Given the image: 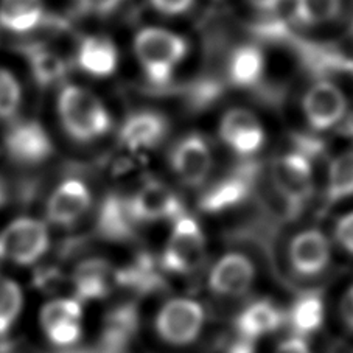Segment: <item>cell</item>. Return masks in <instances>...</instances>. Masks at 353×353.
<instances>
[{"instance_id":"cell-27","label":"cell","mask_w":353,"mask_h":353,"mask_svg":"<svg viewBox=\"0 0 353 353\" xmlns=\"http://www.w3.org/2000/svg\"><path fill=\"white\" fill-rule=\"evenodd\" d=\"M27 58L34 80L42 86H52L63 80L67 74L65 61L57 52L44 46H33L28 48Z\"/></svg>"},{"instance_id":"cell-19","label":"cell","mask_w":353,"mask_h":353,"mask_svg":"<svg viewBox=\"0 0 353 353\" xmlns=\"http://www.w3.org/2000/svg\"><path fill=\"white\" fill-rule=\"evenodd\" d=\"M285 322V314L276 303L270 299H260L243 310L236 318L235 327L239 336L257 341L265 334L276 332Z\"/></svg>"},{"instance_id":"cell-11","label":"cell","mask_w":353,"mask_h":353,"mask_svg":"<svg viewBox=\"0 0 353 353\" xmlns=\"http://www.w3.org/2000/svg\"><path fill=\"white\" fill-rule=\"evenodd\" d=\"M10 157L23 165H38L48 159L53 151L52 140L41 123L33 120L17 121L5 137Z\"/></svg>"},{"instance_id":"cell-33","label":"cell","mask_w":353,"mask_h":353,"mask_svg":"<svg viewBox=\"0 0 353 353\" xmlns=\"http://www.w3.org/2000/svg\"><path fill=\"white\" fill-rule=\"evenodd\" d=\"M123 0H78V5L89 14H108L117 10Z\"/></svg>"},{"instance_id":"cell-7","label":"cell","mask_w":353,"mask_h":353,"mask_svg":"<svg viewBox=\"0 0 353 353\" xmlns=\"http://www.w3.org/2000/svg\"><path fill=\"white\" fill-rule=\"evenodd\" d=\"M303 119L314 131H330L345 119L349 111L347 95L336 83L318 80L310 84L302 95Z\"/></svg>"},{"instance_id":"cell-21","label":"cell","mask_w":353,"mask_h":353,"mask_svg":"<svg viewBox=\"0 0 353 353\" xmlns=\"http://www.w3.org/2000/svg\"><path fill=\"white\" fill-rule=\"evenodd\" d=\"M136 224L128 198L112 194L103 201L97 218V229L103 239L111 241L128 240L132 235Z\"/></svg>"},{"instance_id":"cell-2","label":"cell","mask_w":353,"mask_h":353,"mask_svg":"<svg viewBox=\"0 0 353 353\" xmlns=\"http://www.w3.org/2000/svg\"><path fill=\"white\" fill-rule=\"evenodd\" d=\"M132 48L139 65L153 84H167L188 54L185 38L163 27L140 30Z\"/></svg>"},{"instance_id":"cell-32","label":"cell","mask_w":353,"mask_h":353,"mask_svg":"<svg viewBox=\"0 0 353 353\" xmlns=\"http://www.w3.org/2000/svg\"><path fill=\"white\" fill-rule=\"evenodd\" d=\"M151 7L163 16L176 17L185 14L193 7L194 0H150Z\"/></svg>"},{"instance_id":"cell-35","label":"cell","mask_w":353,"mask_h":353,"mask_svg":"<svg viewBox=\"0 0 353 353\" xmlns=\"http://www.w3.org/2000/svg\"><path fill=\"white\" fill-rule=\"evenodd\" d=\"M341 318H343L345 327L353 332V287L347 291L341 302Z\"/></svg>"},{"instance_id":"cell-15","label":"cell","mask_w":353,"mask_h":353,"mask_svg":"<svg viewBox=\"0 0 353 353\" xmlns=\"http://www.w3.org/2000/svg\"><path fill=\"white\" fill-rule=\"evenodd\" d=\"M330 243L318 229L302 230L290 245L291 266L301 276H318L330 263Z\"/></svg>"},{"instance_id":"cell-8","label":"cell","mask_w":353,"mask_h":353,"mask_svg":"<svg viewBox=\"0 0 353 353\" xmlns=\"http://www.w3.org/2000/svg\"><path fill=\"white\" fill-rule=\"evenodd\" d=\"M205 313L201 303L187 297L163 303L156 318V332L159 338L172 345L192 344L204 327Z\"/></svg>"},{"instance_id":"cell-25","label":"cell","mask_w":353,"mask_h":353,"mask_svg":"<svg viewBox=\"0 0 353 353\" xmlns=\"http://www.w3.org/2000/svg\"><path fill=\"white\" fill-rule=\"evenodd\" d=\"M137 322V310L132 305L115 308L106 319L101 349H105L106 353H120L136 332Z\"/></svg>"},{"instance_id":"cell-37","label":"cell","mask_w":353,"mask_h":353,"mask_svg":"<svg viewBox=\"0 0 353 353\" xmlns=\"http://www.w3.org/2000/svg\"><path fill=\"white\" fill-rule=\"evenodd\" d=\"M226 353H255V343L239 336V339L229 345Z\"/></svg>"},{"instance_id":"cell-38","label":"cell","mask_w":353,"mask_h":353,"mask_svg":"<svg viewBox=\"0 0 353 353\" xmlns=\"http://www.w3.org/2000/svg\"><path fill=\"white\" fill-rule=\"evenodd\" d=\"M3 203H5V192H3L2 185H0V205H2Z\"/></svg>"},{"instance_id":"cell-34","label":"cell","mask_w":353,"mask_h":353,"mask_svg":"<svg viewBox=\"0 0 353 353\" xmlns=\"http://www.w3.org/2000/svg\"><path fill=\"white\" fill-rule=\"evenodd\" d=\"M272 353H312V350H310V345L307 344L305 338L293 334V336L283 339L282 343L274 349Z\"/></svg>"},{"instance_id":"cell-12","label":"cell","mask_w":353,"mask_h":353,"mask_svg":"<svg viewBox=\"0 0 353 353\" xmlns=\"http://www.w3.org/2000/svg\"><path fill=\"white\" fill-rule=\"evenodd\" d=\"M136 223H156L176 220L182 215L179 198L161 182L151 181L128 198Z\"/></svg>"},{"instance_id":"cell-36","label":"cell","mask_w":353,"mask_h":353,"mask_svg":"<svg viewBox=\"0 0 353 353\" xmlns=\"http://www.w3.org/2000/svg\"><path fill=\"white\" fill-rule=\"evenodd\" d=\"M246 2L255 10L271 13V11H277L287 0H246Z\"/></svg>"},{"instance_id":"cell-18","label":"cell","mask_w":353,"mask_h":353,"mask_svg":"<svg viewBox=\"0 0 353 353\" xmlns=\"http://www.w3.org/2000/svg\"><path fill=\"white\" fill-rule=\"evenodd\" d=\"M77 63L90 77H111L119 67L117 46L106 36H88L78 47Z\"/></svg>"},{"instance_id":"cell-9","label":"cell","mask_w":353,"mask_h":353,"mask_svg":"<svg viewBox=\"0 0 353 353\" xmlns=\"http://www.w3.org/2000/svg\"><path fill=\"white\" fill-rule=\"evenodd\" d=\"M271 179L279 196L290 209H299L313 193V165L308 157L301 153H287L277 157L272 163Z\"/></svg>"},{"instance_id":"cell-17","label":"cell","mask_w":353,"mask_h":353,"mask_svg":"<svg viewBox=\"0 0 353 353\" xmlns=\"http://www.w3.org/2000/svg\"><path fill=\"white\" fill-rule=\"evenodd\" d=\"M115 283L117 271L103 259L84 260L72 274L75 299L80 302L105 299Z\"/></svg>"},{"instance_id":"cell-24","label":"cell","mask_w":353,"mask_h":353,"mask_svg":"<svg viewBox=\"0 0 353 353\" xmlns=\"http://www.w3.org/2000/svg\"><path fill=\"white\" fill-rule=\"evenodd\" d=\"M325 192L330 203L353 198V148L339 151L332 157L327 168Z\"/></svg>"},{"instance_id":"cell-26","label":"cell","mask_w":353,"mask_h":353,"mask_svg":"<svg viewBox=\"0 0 353 353\" xmlns=\"http://www.w3.org/2000/svg\"><path fill=\"white\" fill-rule=\"evenodd\" d=\"M117 283L136 290L139 293H150L161 288L163 280L157 270L156 260L147 254H142L131 265L117 271Z\"/></svg>"},{"instance_id":"cell-14","label":"cell","mask_w":353,"mask_h":353,"mask_svg":"<svg viewBox=\"0 0 353 353\" xmlns=\"http://www.w3.org/2000/svg\"><path fill=\"white\" fill-rule=\"evenodd\" d=\"M92 201L88 185L80 179H67L57 187L47 201L48 221L57 226H70L86 214Z\"/></svg>"},{"instance_id":"cell-30","label":"cell","mask_w":353,"mask_h":353,"mask_svg":"<svg viewBox=\"0 0 353 353\" xmlns=\"http://www.w3.org/2000/svg\"><path fill=\"white\" fill-rule=\"evenodd\" d=\"M22 103L19 81L10 70L0 67V120L14 117Z\"/></svg>"},{"instance_id":"cell-23","label":"cell","mask_w":353,"mask_h":353,"mask_svg":"<svg viewBox=\"0 0 353 353\" xmlns=\"http://www.w3.org/2000/svg\"><path fill=\"white\" fill-rule=\"evenodd\" d=\"M324 301L321 294L305 293L297 297L293 305L290 308L288 322L296 336L305 338L308 334L318 332L322 322H324Z\"/></svg>"},{"instance_id":"cell-4","label":"cell","mask_w":353,"mask_h":353,"mask_svg":"<svg viewBox=\"0 0 353 353\" xmlns=\"http://www.w3.org/2000/svg\"><path fill=\"white\" fill-rule=\"evenodd\" d=\"M220 142L239 157H252L263 150L266 128L252 109L235 106L220 115L216 125Z\"/></svg>"},{"instance_id":"cell-29","label":"cell","mask_w":353,"mask_h":353,"mask_svg":"<svg viewBox=\"0 0 353 353\" xmlns=\"http://www.w3.org/2000/svg\"><path fill=\"white\" fill-rule=\"evenodd\" d=\"M23 307V294L14 280L0 276V338L7 336L19 319Z\"/></svg>"},{"instance_id":"cell-10","label":"cell","mask_w":353,"mask_h":353,"mask_svg":"<svg viewBox=\"0 0 353 353\" xmlns=\"http://www.w3.org/2000/svg\"><path fill=\"white\" fill-rule=\"evenodd\" d=\"M41 327L52 344L61 349L75 345L83 333L81 302L72 299H54L41 310Z\"/></svg>"},{"instance_id":"cell-28","label":"cell","mask_w":353,"mask_h":353,"mask_svg":"<svg viewBox=\"0 0 353 353\" xmlns=\"http://www.w3.org/2000/svg\"><path fill=\"white\" fill-rule=\"evenodd\" d=\"M343 0H293V13L305 27H321L333 22L341 13Z\"/></svg>"},{"instance_id":"cell-3","label":"cell","mask_w":353,"mask_h":353,"mask_svg":"<svg viewBox=\"0 0 353 353\" xmlns=\"http://www.w3.org/2000/svg\"><path fill=\"white\" fill-rule=\"evenodd\" d=\"M205 239L194 218L184 215L173 221V229L162 254L161 266L172 274H192L204 261Z\"/></svg>"},{"instance_id":"cell-1","label":"cell","mask_w":353,"mask_h":353,"mask_svg":"<svg viewBox=\"0 0 353 353\" xmlns=\"http://www.w3.org/2000/svg\"><path fill=\"white\" fill-rule=\"evenodd\" d=\"M61 125L78 142H94L111 131L112 119L108 108L94 92L77 84H64L58 95Z\"/></svg>"},{"instance_id":"cell-13","label":"cell","mask_w":353,"mask_h":353,"mask_svg":"<svg viewBox=\"0 0 353 353\" xmlns=\"http://www.w3.org/2000/svg\"><path fill=\"white\" fill-rule=\"evenodd\" d=\"M255 268L245 254L229 252L216 261L209 274V288L221 297H239L251 290Z\"/></svg>"},{"instance_id":"cell-31","label":"cell","mask_w":353,"mask_h":353,"mask_svg":"<svg viewBox=\"0 0 353 353\" xmlns=\"http://www.w3.org/2000/svg\"><path fill=\"white\" fill-rule=\"evenodd\" d=\"M334 239L345 252L353 254V210L338 220L334 226Z\"/></svg>"},{"instance_id":"cell-16","label":"cell","mask_w":353,"mask_h":353,"mask_svg":"<svg viewBox=\"0 0 353 353\" xmlns=\"http://www.w3.org/2000/svg\"><path fill=\"white\" fill-rule=\"evenodd\" d=\"M167 120L154 111H137L120 128V143L134 153L154 150L167 136Z\"/></svg>"},{"instance_id":"cell-22","label":"cell","mask_w":353,"mask_h":353,"mask_svg":"<svg viewBox=\"0 0 353 353\" xmlns=\"http://www.w3.org/2000/svg\"><path fill=\"white\" fill-rule=\"evenodd\" d=\"M42 0H0V27L11 33H30L44 21Z\"/></svg>"},{"instance_id":"cell-6","label":"cell","mask_w":353,"mask_h":353,"mask_svg":"<svg viewBox=\"0 0 353 353\" xmlns=\"http://www.w3.org/2000/svg\"><path fill=\"white\" fill-rule=\"evenodd\" d=\"M168 163L182 185L201 187L214 172V150L205 137L194 132L185 134L170 150Z\"/></svg>"},{"instance_id":"cell-5","label":"cell","mask_w":353,"mask_h":353,"mask_svg":"<svg viewBox=\"0 0 353 353\" xmlns=\"http://www.w3.org/2000/svg\"><path fill=\"white\" fill-rule=\"evenodd\" d=\"M50 245L48 229L34 218H17L0 234V260L28 266L38 261Z\"/></svg>"},{"instance_id":"cell-20","label":"cell","mask_w":353,"mask_h":353,"mask_svg":"<svg viewBox=\"0 0 353 353\" xmlns=\"http://www.w3.org/2000/svg\"><path fill=\"white\" fill-rule=\"evenodd\" d=\"M266 74V58L259 47L243 44L229 54L228 77L236 88H255Z\"/></svg>"}]
</instances>
